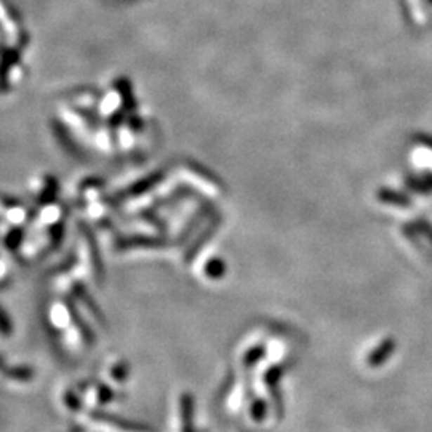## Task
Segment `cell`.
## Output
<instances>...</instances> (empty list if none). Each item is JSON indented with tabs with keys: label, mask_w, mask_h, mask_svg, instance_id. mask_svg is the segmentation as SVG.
Masks as SVG:
<instances>
[{
	"label": "cell",
	"mask_w": 432,
	"mask_h": 432,
	"mask_svg": "<svg viewBox=\"0 0 432 432\" xmlns=\"http://www.w3.org/2000/svg\"><path fill=\"white\" fill-rule=\"evenodd\" d=\"M60 402L67 412H79L80 407H82V400H80V397L72 388H65L61 391Z\"/></svg>",
	"instance_id": "5b68a950"
},
{
	"label": "cell",
	"mask_w": 432,
	"mask_h": 432,
	"mask_svg": "<svg viewBox=\"0 0 432 432\" xmlns=\"http://www.w3.org/2000/svg\"><path fill=\"white\" fill-rule=\"evenodd\" d=\"M67 432H86V431L82 429V428H76V429H71V431H67Z\"/></svg>",
	"instance_id": "8992f818"
},
{
	"label": "cell",
	"mask_w": 432,
	"mask_h": 432,
	"mask_svg": "<svg viewBox=\"0 0 432 432\" xmlns=\"http://www.w3.org/2000/svg\"><path fill=\"white\" fill-rule=\"evenodd\" d=\"M431 2H432V0H431Z\"/></svg>",
	"instance_id": "52a82bcc"
},
{
	"label": "cell",
	"mask_w": 432,
	"mask_h": 432,
	"mask_svg": "<svg viewBox=\"0 0 432 432\" xmlns=\"http://www.w3.org/2000/svg\"><path fill=\"white\" fill-rule=\"evenodd\" d=\"M114 393L107 384H93L90 386L89 391L85 393V402L89 403L91 408H101L107 405L112 400Z\"/></svg>",
	"instance_id": "3957f363"
},
{
	"label": "cell",
	"mask_w": 432,
	"mask_h": 432,
	"mask_svg": "<svg viewBox=\"0 0 432 432\" xmlns=\"http://www.w3.org/2000/svg\"><path fill=\"white\" fill-rule=\"evenodd\" d=\"M173 432H192V399L189 394H181L176 400Z\"/></svg>",
	"instance_id": "7a4b0ae2"
},
{
	"label": "cell",
	"mask_w": 432,
	"mask_h": 432,
	"mask_svg": "<svg viewBox=\"0 0 432 432\" xmlns=\"http://www.w3.org/2000/svg\"><path fill=\"white\" fill-rule=\"evenodd\" d=\"M84 423L91 431L96 432H151V429L144 428L141 424L125 421L122 418L109 417V414L90 413L84 417Z\"/></svg>",
	"instance_id": "6da1fadb"
},
{
	"label": "cell",
	"mask_w": 432,
	"mask_h": 432,
	"mask_svg": "<svg viewBox=\"0 0 432 432\" xmlns=\"http://www.w3.org/2000/svg\"><path fill=\"white\" fill-rule=\"evenodd\" d=\"M130 368L124 360H114L106 368V377L114 384H124L129 379Z\"/></svg>",
	"instance_id": "277c9868"
}]
</instances>
